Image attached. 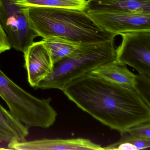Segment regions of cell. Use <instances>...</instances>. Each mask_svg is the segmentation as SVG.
Segmentation results:
<instances>
[{
    "label": "cell",
    "mask_w": 150,
    "mask_h": 150,
    "mask_svg": "<svg viewBox=\"0 0 150 150\" xmlns=\"http://www.w3.org/2000/svg\"><path fill=\"white\" fill-rule=\"evenodd\" d=\"M89 16L103 30L115 35L150 32V14L87 10Z\"/></svg>",
    "instance_id": "6"
},
{
    "label": "cell",
    "mask_w": 150,
    "mask_h": 150,
    "mask_svg": "<svg viewBox=\"0 0 150 150\" xmlns=\"http://www.w3.org/2000/svg\"><path fill=\"white\" fill-rule=\"evenodd\" d=\"M1 149H2V148H0V150H1Z\"/></svg>",
    "instance_id": "19"
},
{
    "label": "cell",
    "mask_w": 150,
    "mask_h": 150,
    "mask_svg": "<svg viewBox=\"0 0 150 150\" xmlns=\"http://www.w3.org/2000/svg\"><path fill=\"white\" fill-rule=\"evenodd\" d=\"M23 53L28 82L36 89L39 84L52 73L54 64L43 40L34 42Z\"/></svg>",
    "instance_id": "8"
},
{
    "label": "cell",
    "mask_w": 150,
    "mask_h": 150,
    "mask_svg": "<svg viewBox=\"0 0 150 150\" xmlns=\"http://www.w3.org/2000/svg\"><path fill=\"white\" fill-rule=\"evenodd\" d=\"M31 27L43 38L59 37L77 43L113 40L117 35L103 30L86 11L28 7Z\"/></svg>",
    "instance_id": "2"
},
{
    "label": "cell",
    "mask_w": 150,
    "mask_h": 150,
    "mask_svg": "<svg viewBox=\"0 0 150 150\" xmlns=\"http://www.w3.org/2000/svg\"><path fill=\"white\" fill-rule=\"evenodd\" d=\"M62 91L81 110L121 134L150 121V108L135 90L91 73L71 82Z\"/></svg>",
    "instance_id": "1"
},
{
    "label": "cell",
    "mask_w": 150,
    "mask_h": 150,
    "mask_svg": "<svg viewBox=\"0 0 150 150\" xmlns=\"http://www.w3.org/2000/svg\"><path fill=\"white\" fill-rule=\"evenodd\" d=\"M117 60L98 68L91 74L121 87L134 90L137 75Z\"/></svg>",
    "instance_id": "11"
},
{
    "label": "cell",
    "mask_w": 150,
    "mask_h": 150,
    "mask_svg": "<svg viewBox=\"0 0 150 150\" xmlns=\"http://www.w3.org/2000/svg\"><path fill=\"white\" fill-rule=\"evenodd\" d=\"M7 36L0 24V54L11 48Z\"/></svg>",
    "instance_id": "18"
},
{
    "label": "cell",
    "mask_w": 150,
    "mask_h": 150,
    "mask_svg": "<svg viewBox=\"0 0 150 150\" xmlns=\"http://www.w3.org/2000/svg\"><path fill=\"white\" fill-rule=\"evenodd\" d=\"M134 90L150 108V79L141 74L137 75Z\"/></svg>",
    "instance_id": "15"
},
{
    "label": "cell",
    "mask_w": 150,
    "mask_h": 150,
    "mask_svg": "<svg viewBox=\"0 0 150 150\" xmlns=\"http://www.w3.org/2000/svg\"><path fill=\"white\" fill-rule=\"evenodd\" d=\"M29 128L0 104V143L10 144L25 141Z\"/></svg>",
    "instance_id": "10"
},
{
    "label": "cell",
    "mask_w": 150,
    "mask_h": 150,
    "mask_svg": "<svg viewBox=\"0 0 150 150\" xmlns=\"http://www.w3.org/2000/svg\"><path fill=\"white\" fill-rule=\"evenodd\" d=\"M117 60V48L113 40L81 43L67 57L54 65L52 73L36 89H58L91 73L98 68Z\"/></svg>",
    "instance_id": "3"
},
{
    "label": "cell",
    "mask_w": 150,
    "mask_h": 150,
    "mask_svg": "<svg viewBox=\"0 0 150 150\" xmlns=\"http://www.w3.org/2000/svg\"><path fill=\"white\" fill-rule=\"evenodd\" d=\"M43 41L51 55L54 64L70 55L80 44L59 37L43 38Z\"/></svg>",
    "instance_id": "13"
},
{
    "label": "cell",
    "mask_w": 150,
    "mask_h": 150,
    "mask_svg": "<svg viewBox=\"0 0 150 150\" xmlns=\"http://www.w3.org/2000/svg\"><path fill=\"white\" fill-rule=\"evenodd\" d=\"M0 97L12 115L29 127L47 129L52 126L58 114L51 105L52 98H38L10 79L0 67Z\"/></svg>",
    "instance_id": "4"
},
{
    "label": "cell",
    "mask_w": 150,
    "mask_h": 150,
    "mask_svg": "<svg viewBox=\"0 0 150 150\" xmlns=\"http://www.w3.org/2000/svg\"><path fill=\"white\" fill-rule=\"evenodd\" d=\"M126 132L134 136L150 139V121L134 126Z\"/></svg>",
    "instance_id": "17"
},
{
    "label": "cell",
    "mask_w": 150,
    "mask_h": 150,
    "mask_svg": "<svg viewBox=\"0 0 150 150\" xmlns=\"http://www.w3.org/2000/svg\"><path fill=\"white\" fill-rule=\"evenodd\" d=\"M9 149L18 150H102L103 147L84 138L44 139L8 144Z\"/></svg>",
    "instance_id": "9"
},
{
    "label": "cell",
    "mask_w": 150,
    "mask_h": 150,
    "mask_svg": "<svg viewBox=\"0 0 150 150\" xmlns=\"http://www.w3.org/2000/svg\"><path fill=\"white\" fill-rule=\"evenodd\" d=\"M120 140L130 144L135 150L150 148V139L131 135L127 133L122 134Z\"/></svg>",
    "instance_id": "16"
},
{
    "label": "cell",
    "mask_w": 150,
    "mask_h": 150,
    "mask_svg": "<svg viewBox=\"0 0 150 150\" xmlns=\"http://www.w3.org/2000/svg\"><path fill=\"white\" fill-rule=\"evenodd\" d=\"M20 4L28 7L65 8L87 10L86 0H17Z\"/></svg>",
    "instance_id": "14"
},
{
    "label": "cell",
    "mask_w": 150,
    "mask_h": 150,
    "mask_svg": "<svg viewBox=\"0 0 150 150\" xmlns=\"http://www.w3.org/2000/svg\"><path fill=\"white\" fill-rule=\"evenodd\" d=\"M122 41L117 48V61L129 65L150 79V32L121 35Z\"/></svg>",
    "instance_id": "7"
},
{
    "label": "cell",
    "mask_w": 150,
    "mask_h": 150,
    "mask_svg": "<svg viewBox=\"0 0 150 150\" xmlns=\"http://www.w3.org/2000/svg\"><path fill=\"white\" fill-rule=\"evenodd\" d=\"M87 10L150 14V0H88Z\"/></svg>",
    "instance_id": "12"
},
{
    "label": "cell",
    "mask_w": 150,
    "mask_h": 150,
    "mask_svg": "<svg viewBox=\"0 0 150 150\" xmlns=\"http://www.w3.org/2000/svg\"><path fill=\"white\" fill-rule=\"evenodd\" d=\"M28 8L17 0H0V24L11 48L23 53L39 37L31 27Z\"/></svg>",
    "instance_id": "5"
}]
</instances>
